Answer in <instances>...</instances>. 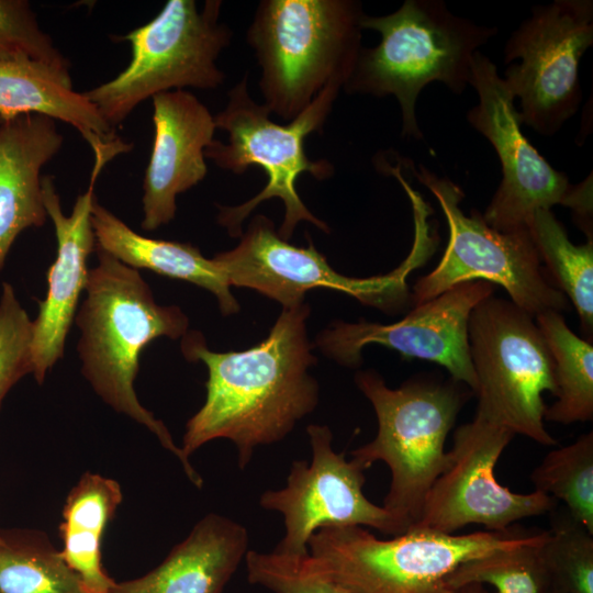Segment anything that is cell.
Wrapping results in <instances>:
<instances>
[{
  "label": "cell",
  "mask_w": 593,
  "mask_h": 593,
  "mask_svg": "<svg viewBox=\"0 0 593 593\" xmlns=\"http://www.w3.org/2000/svg\"><path fill=\"white\" fill-rule=\"evenodd\" d=\"M310 306L282 309L268 336L242 351L209 349L200 332H187L181 351L208 369L206 398L189 418L180 447L189 457L204 444L225 438L245 469L259 446L282 440L318 403L316 363L307 336Z\"/></svg>",
  "instance_id": "6da1fadb"
},
{
  "label": "cell",
  "mask_w": 593,
  "mask_h": 593,
  "mask_svg": "<svg viewBox=\"0 0 593 593\" xmlns=\"http://www.w3.org/2000/svg\"><path fill=\"white\" fill-rule=\"evenodd\" d=\"M98 265L89 271L86 298L75 322L80 329L81 371L94 392L114 411L156 435L180 461L199 489L203 479L178 447L166 425L138 401L134 380L141 351L154 339L182 338L189 320L179 306L159 305L137 269L96 248Z\"/></svg>",
  "instance_id": "7a4b0ae2"
},
{
  "label": "cell",
  "mask_w": 593,
  "mask_h": 593,
  "mask_svg": "<svg viewBox=\"0 0 593 593\" xmlns=\"http://www.w3.org/2000/svg\"><path fill=\"white\" fill-rule=\"evenodd\" d=\"M362 30L380 33L374 47H361L344 86L348 94L396 98L402 136L422 139L416 101L429 83H444L461 94L471 80L475 52L496 35L497 29L478 25L456 15L441 0H406L382 16L363 14Z\"/></svg>",
  "instance_id": "3957f363"
},
{
  "label": "cell",
  "mask_w": 593,
  "mask_h": 593,
  "mask_svg": "<svg viewBox=\"0 0 593 593\" xmlns=\"http://www.w3.org/2000/svg\"><path fill=\"white\" fill-rule=\"evenodd\" d=\"M361 3L355 0H262L247 30L270 113L289 122L331 82L343 88L361 46Z\"/></svg>",
  "instance_id": "277c9868"
},
{
  "label": "cell",
  "mask_w": 593,
  "mask_h": 593,
  "mask_svg": "<svg viewBox=\"0 0 593 593\" xmlns=\"http://www.w3.org/2000/svg\"><path fill=\"white\" fill-rule=\"evenodd\" d=\"M355 383L370 401L378 422L374 438L351 451L363 469L383 461L391 483L383 508L403 534L419 518L425 497L450 463L446 438L472 391L449 379L415 377L389 388L374 370L359 371Z\"/></svg>",
  "instance_id": "5b68a950"
},
{
  "label": "cell",
  "mask_w": 593,
  "mask_h": 593,
  "mask_svg": "<svg viewBox=\"0 0 593 593\" xmlns=\"http://www.w3.org/2000/svg\"><path fill=\"white\" fill-rule=\"evenodd\" d=\"M343 85L328 83L296 118L288 124L270 119L264 104L256 103L248 92V75L228 91L225 108L214 116L215 126L228 134L227 143L213 139L204 152L221 169L239 175L250 166H259L267 176L264 189L236 206H219L217 223L232 237H240L244 220L258 204L273 198L284 205V217L278 231L289 240L301 221L329 233L328 225L309 211L296 191L300 175L310 174L317 180L333 176L334 166L325 159L312 160L304 149L305 138L321 132L332 112Z\"/></svg>",
  "instance_id": "8992f818"
},
{
  "label": "cell",
  "mask_w": 593,
  "mask_h": 593,
  "mask_svg": "<svg viewBox=\"0 0 593 593\" xmlns=\"http://www.w3.org/2000/svg\"><path fill=\"white\" fill-rule=\"evenodd\" d=\"M545 530L441 534L411 527L381 539L360 526L324 527L309 551L315 563L351 593H460L449 575L461 563L538 539Z\"/></svg>",
  "instance_id": "52a82bcc"
},
{
  "label": "cell",
  "mask_w": 593,
  "mask_h": 593,
  "mask_svg": "<svg viewBox=\"0 0 593 593\" xmlns=\"http://www.w3.org/2000/svg\"><path fill=\"white\" fill-rule=\"evenodd\" d=\"M222 1L169 0L147 23L120 37L131 45L128 65L113 79L83 92L115 130L148 98L167 91L215 89L225 74L217 58L233 32L220 22Z\"/></svg>",
  "instance_id": "ba28073f"
},
{
  "label": "cell",
  "mask_w": 593,
  "mask_h": 593,
  "mask_svg": "<svg viewBox=\"0 0 593 593\" xmlns=\"http://www.w3.org/2000/svg\"><path fill=\"white\" fill-rule=\"evenodd\" d=\"M412 172L438 201L449 231L440 261L413 287L414 306L456 284L482 280L504 288L511 301L534 317L568 307V299L555 288L541 266L528 228L496 231L477 210L469 215L462 212L460 202L465 193L450 179L438 177L422 164L417 169L413 167Z\"/></svg>",
  "instance_id": "9c48e42d"
},
{
  "label": "cell",
  "mask_w": 593,
  "mask_h": 593,
  "mask_svg": "<svg viewBox=\"0 0 593 593\" xmlns=\"http://www.w3.org/2000/svg\"><path fill=\"white\" fill-rule=\"evenodd\" d=\"M471 362L477 376V414L514 435L555 446L545 427L542 393L557 395L553 361L535 317L512 301L491 295L471 312Z\"/></svg>",
  "instance_id": "30bf717a"
},
{
  "label": "cell",
  "mask_w": 593,
  "mask_h": 593,
  "mask_svg": "<svg viewBox=\"0 0 593 593\" xmlns=\"http://www.w3.org/2000/svg\"><path fill=\"white\" fill-rule=\"evenodd\" d=\"M237 246L213 259L230 287L254 289L283 309L304 303L315 288L342 291L365 305L394 313L411 303L406 278L434 253L436 235L424 223L415 224V239L407 258L393 271L371 278H350L331 267L313 245L298 247L282 239L275 223L257 214L240 235Z\"/></svg>",
  "instance_id": "8fae6325"
},
{
  "label": "cell",
  "mask_w": 593,
  "mask_h": 593,
  "mask_svg": "<svg viewBox=\"0 0 593 593\" xmlns=\"http://www.w3.org/2000/svg\"><path fill=\"white\" fill-rule=\"evenodd\" d=\"M470 86L479 103L467 120L494 148L502 179L482 217L492 228L514 232L527 228L537 210L556 204L572 210L577 224L592 238V175L572 184L567 175L552 168L522 131L515 98L499 75L496 65L480 51L471 66Z\"/></svg>",
  "instance_id": "7c38bea8"
},
{
  "label": "cell",
  "mask_w": 593,
  "mask_h": 593,
  "mask_svg": "<svg viewBox=\"0 0 593 593\" xmlns=\"http://www.w3.org/2000/svg\"><path fill=\"white\" fill-rule=\"evenodd\" d=\"M593 44L592 0H555L508 37L503 80L519 100L522 124L552 136L578 111L582 92L580 60Z\"/></svg>",
  "instance_id": "4fadbf2b"
},
{
  "label": "cell",
  "mask_w": 593,
  "mask_h": 593,
  "mask_svg": "<svg viewBox=\"0 0 593 593\" xmlns=\"http://www.w3.org/2000/svg\"><path fill=\"white\" fill-rule=\"evenodd\" d=\"M515 435L475 414L454 433L449 467L428 491L413 527L455 534L470 524L506 530L517 521L551 512L557 500L540 491L516 493L501 485L494 468Z\"/></svg>",
  "instance_id": "5bb4252c"
},
{
  "label": "cell",
  "mask_w": 593,
  "mask_h": 593,
  "mask_svg": "<svg viewBox=\"0 0 593 593\" xmlns=\"http://www.w3.org/2000/svg\"><path fill=\"white\" fill-rule=\"evenodd\" d=\"M306 433L311 461H293L286 486L267 490L259 499L262 508L283 516L286 532L273 550L306 555L311 537L324 527L360 526L390 536L402 534L393 517L366 497V469L334 450L329 427L311 424Z\"/></svg>",
  "instance_id": "9a60e30c"
},
{
  "label": "cell",
  "mask_w": 593,
  "mask_h": 593,
  "mask_svg": "<svg viewBox=\"0 0 593 593\" xmlns=\"http://www.w3.org/2000/svg\"><path fill=\"white\" fill-rule=\"evenodd\" d=\"M493 292L494 286L486 281L462 282L415 305L392 324L333 322L317 335L315 345L326 357L348 368L361 365L366 346L382 345L405 358L443 366L451 379L475 394L478 381L470 358L468 324L472 310Z\"/></svg>",
  "instance_id": "2e32d148"
},
{
  "label": "cell",
  "mask_w": 593,
  "mask_h": 593,
  "mask_svg": "<svg viewBox=\"0 0 593 593\" xmlns=\"http://www.w3.org/2000/svg\"><path fill=\"white\" fill-rule=\"evenodd\" d=\"M103 167L101 163L93 164L89 188L78 195L69 215L63 212L54 178L42 177L44 205L55 230L57 253L47 270L46 296L38 302V313L33 321V376L40 384L64 355L79 298L86 290L90 271L88 258L96 249L91 225L93 187Z\"/></svg>",
  "instance_id": "e0dca14e"
},
{
  "label": "cell",
  "mask_w": 593,
  "mask_h": 593,
  "mask_svg": "<svg viewBox=\"0 0 593 593\" xmlns=\"http://www.w3.org/2000/svg\"><path fill=\"white\" fill-rule=\"evenodd\" d=\"M152 100L154 141L143 180L144 231L174 220L177 195L205 178L204 152L216 130L210 110L189 91H167Z\"/></svg>",
  "instance_id": "ac0fdd59"
},
{
  "label": "cell",
  "mask_w": 593,
  "mask_h": 593,
  "mask_svg": "<svg viewBox=\"0 0 593 593\" xmlns=\"http://www.w3.org/2000/svg\"><path fill=\"white\" fill-rule=\"evenodd\" d=\"M63 143L55 120L44 115L0 124V270L20 233L46 222L41 171Z\"/></svg>",
  "instance_id": "d6986e66"
},
{
  "label": "cell",
  "mask_w": 593,
  "mask_h": 593,
  "mask_svg": "<svg viewBox=\"0 0 593 593\" xmlns=\"http://www.w3.org/2000/svg\"><path fill=\"white\" fill-rule=\"evenodd\" d=\"M247 551L245 526L211 513L156 568L109 593H222Z\"/></svg>",
  "instance_id": "ffe728a7"
},
{
  "label": "cell",
  "mask_w": 593,
  "mask_h": 593,
  "mask_svg": "<svg viewBox=\"0 0 593 593\" xmlns=\"http://www.w3.org/2000/svg\"><path fill=\"white\" fill-rule=\"evenodd\" d=\"M38 114L74 126L93 150L94 160L108 163L130 152L83 92L72 89L69 72L45 64L19 59L0 61V118Z\"/></svg>",
  "instance_id": "44dd1931"
},
{
  "label": "cell",
  "mask_w": 593,
  "mask_h": 593,
  "mask_svg": "<svg viewBox=\"0 0 593 593\" xmlns=\"http://www.w3.org/2000/svg\"><path fill=\"white\" fill-rule=\"evenodd\" d=\"M91 225L96 248L132 268L184 280L212 292L223 315L239 311V304L215 260L205 258L192 244L141 235L101 205L97 197L91 208Z\"/></svg>",
  "instance_id": "7402d4cb"
},
{
  "label": "cell",
  "mask_w": 593,
  "mask_h": 593,
  "mask_svg": "<svg viewBox=\"0 0 593 593\" xmlns=\"http://www.w3.org/2000/svg\"><path fill=\"white\" fill-rule=\"evenodd\" d=\"M123 499L118 481L85 472L66 497L61 556L87 593H109L116 581L102 564V537Z\"/></svg>",
  "instance_id": "603a6c76"
},
{
  "label": "cell",
  "mask_w": 593,
  "mask_h": 593,
  "mask_svg": "<svg viewBox=\"0 0 593 593\" xmlns=\"http://www.w3.org/2000/svg\"><path fill=\"white\" fill-rule=\"evenodd\" d=\"M553 361L556 402L546 407L545 421L559 424L593 418V346L575 335L561 312L535 316Z\"/></svg>",
  "instance_id": "cb8c5ba5"
},
{
  "label": "cell",
  "mask_w": 593,
  "mask_h": 593,
  "mask_svg": "<svg viewBox=\"0 0 593 593\" xmlns=\"http://www.w3.org/2000/svg\"><path fill=\"white\" fill-rule=\"evenodd\" d=\"M527 228L546 273L579 315L585 335L593 333V240L574 245L551 210H537Z\"/></svg>",
  "instance_id": "d4e9b609"
},
{
  "label": "cell",
  "mask_w": 593,
  "mask_h": 593,
  "mask_svg": "<svg viewBox=\"0 0 593 593\" xmlns=\"http://www.w3.org/2000/svg\"><path fill=\"white\" fill-rule=\"evenodd\" d=\"M0 593H87L48 537L0 529Z\"/></svg>",
  "instance_id": "484cf974"
},
{
  "label": "cell",
  "mask_w": 593,
  "mask_h": 593,
  "mask_svg": "<svg viewBox=\"0 0 593 593\" xmlns=\"http://www.w3.org/2000/svg\"><path fill=\"white\" fill-rule=\"evenodd\" d=\"M535 490L561 500L593 535V433L550 450L530 475Z\"/></svg>",
  "instance_id": "4316f807"
},
{
  "label": "cell",
  "mask_w": 593,
  "mask_h": 593,
  "mask_svg": "<svg viewBox=\"0 0 593 593\" xmlns=\"http://www.w3.org/2000/svg\"><path fill=\"white\" fill-rule=\"evenodd\" d=\"M548 530L536 540L497 549L458 566L449 575L456 590L489 584L495 593H548L550 582L540 557Z\"/></svg>",
  "instance_id": "83f0119b"
},
{
  "label": "cell",
  "mask_w": 593,
  "mask_h": 593,
  "mask_svg": "<svg viewBox=\"0 0 593 593\" xmlns=\"http://www.w3.org/2000/svg\"><path fill=\"white\" fill-rule=\"evenodd\" d=\"M540 557L550 586L560 593H593V535L564 507L550 512Z\"/></svg>",
  "instance_id": "f1b7e54d"
},
{
  "label": "cell",
  "mask_w": 593,
  "mask_h": 593,
  "mask_svg": "<svg viewBox=\"0 0 593 593\" xmlns=\"http://www.w3.org/2000/svg\"><path fill=\"white\" fill-rule=\"evenodd\" d=\"M249 583L273 593H351L328 577L306 555L248 550L245 556Z\"/></svg>",
  "instance_id": "f546056e"
},
{
  "label": "cell",
  "mask_w": 593,
  "mask_h": 593,
  "mask_svg": "<svg viewBox=\"0 0 593 593\" xmlns=\"http://www.w3.org/2000/svg\"><path fill=\"white\" fill-rule=\"evenodd\" d=\"M26 59L69 72V61L25 0H0V61Z\"/></svg>",
  "instance_id": "4dcf8cb0"
},
{
  "label": "cell",
  "mask_w": 593,
  "mask_h": 593,
  "mask_svg": "<svg viewBox=\"0 0 593 593\" xmlns=\"http://www.w3.org/2000/svg\"><path fill=\"white\" fill-rule=\"evenodd\" d=\"M33 321L19 302L13 287L2 283L0 298V405L9 390L33 374Z\"/></svg>",
  "instance_id": "1f68e13d"
},
{
  "label": "cell",
  "mask_w": 593,
  "mask_h": 593,
  "mask_svg": "<svg viewBox=\"0 0 593 593\" xmlns=\"http://www.w3.org/2000/svg\"><path fill=\"white\" fill-rule=\"evenodd\" d=\"M460 593H488L483 585L469 584L460 589Z\"/></svg>",
  "instance_id": "d6a6232c"
},
{
  "label": "cell",
  "mask_w": 593,
  "mask_h": 593,
  "mask_svg": "<svg viewBox=\"0 0 593 593\" xmlns=\"http://www.w3.org/2000/svg\"><path fill=\"white\" fill-rule=\"evenodd\" d=\"M548 593H560V592L550 589V590L548 591Z\"/></svg>",
  "instance_id": "836d02e7"
},
{
  "label": "cell",
  "mask_w": 593,
  "mask_h": 593,
  "mask_svg": "<svg viewBox=\"0 0 593 593\" xmlns=\"http://www.w3.org/2000/svg\"><path fill=\"white\" fill-rule=\"evenodd\" d=\"M1 123H2V120H1V118H0V124H1Z\"/></svg>",
  "instance_id": "e575fe53"
}]
</instances>
